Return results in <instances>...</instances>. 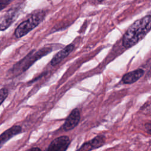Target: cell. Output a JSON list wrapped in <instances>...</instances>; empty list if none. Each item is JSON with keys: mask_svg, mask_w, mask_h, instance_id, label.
<instances>
[{"mask_svg": "<svg viewBox=\"0 0 151 151\" xmlns=\"http://www.w3.org/2000/svg\"><path fill=\"white\" fill-rule=\"evenodd\" d=\"M80 120V112L78 108L73 109L69 116L67 117L63 124L64 130L67 132L73 129L78 124Z\"/></svg>", "mask_w": 151, "mask_h": 151, "instance_id": "cell-6", "label": "cell"}, {"mask_svg": "<svg viewBox=\"0 0 151 151\" xmlns=\"http://www.w3.org/2000/svg\"><path fill=\"white\" fill-rule=\"evenodd\" d=\"M51 51V48L44 47L35 52H34V50L31 51L24 58L17 63L8 70V76L10 77H16L19 76L29 68L37 60L50 53Z\"/></svg>", "mask_w": 151, "mask_h": 151, "instance_id": "cell-2", "label": "cell"}, {"mask_svg": "<svg viewBox=\"0 0 151 151\" xmlns=\"http://www.w3.org/2000/svg\"><path fill=\"white\" fill-rule=\"evenodd\" d=\"M103 1H104V0H97V1L98 3H101V2H102Z\"/></svg>", "mask_w": 151, "mask_h": 151, "instance_id": "cell-15", "label": "cell"}, {"mask_svg": "<svg viewBox=\"0 0 151 151\" xmlns=\"http://www.w3.org/2000/svg\"><path fill=\"white\" fill-rule=\"evenodd\" d=\"M29 150H41V149L40 148H38V147H32V148L29 149Z\"/></svg>", "mask_w": 151, "mask_h": 151, "instance_id": "cell-14", "label": "cell"}, {"mask_svg": "<svg viewBox=\"0 0 151 151\" xmlns=\"http://www.w3.org/2000/svg\"><path fill=\"white\" fill-rule=\"evenodd\" d=\"M13 0H0V11L8 6Z\"/></svg>", "mask_w": 151, "mask_h": 151, "instance_id": "cell-12", "label": "cell"}, {"mask_svg": "<svg viewBox=\"0 0 151 151\" xmlns=\"http://www.w3.org/2000/svg\"><path fill=\"white\" fill-rule=\"evenodd\" d=\"M22 132V127L19 125H14L4 131L0 135V149L9 139L19 134Z\"/></svg>", "mask_w": 151, "mask_h": 151, "instance_id": "cell-7", "label": "cell"}, {"mask_svg": "<svg viewBox=\"0 0 151 151\" xmlns=\"http://www.w3.org/2000/svg\"><path fill=\"white\" fill-rule=\"evenodd\" d=\"M145 74V71L142 68H138L125 74L122 81L124 84H130L136 82Z\"/></svg>", "mask_w": 151, "mask_h": 151, "instance_id": "cell-9", "label": "cell"}, {"mask_svg": "<svg viewBox=\"0 0 151 151\" xmlns=\"http://www.w3.org/2000/svg\"><path fill=\"white\" fill-rule=\"evenodd\" d=\"M104 137L97 136L91 140L84 143L78 150H91L101 147L104 144Z\"/></svg>", "mask_w": 151, "mask_h": 151, "instance_id": "cell-10", "label": "cell"}, {"mask_svg": "<svg viewBox=\"0 0 151 151\" xmlns=\"http://www.w3.org/2000/svg\"><path fill=\"white\" fill-rule=\"evenodd\" d=\"M145 126V128L146 129V131L147 132V133L150 134V131H151V124H150V123H146Z\"/></svg>", "mask_w": 151, "mask_h": 151, "instance_id": "cell-13", "label": "cell"}, {"mask_svg": "<svg viewBox=\"0 0 151 151\" xmlns=\"http://www.w3.org/2000/svg\"><path fill=\"white\" fill-rule=\"evenodd\" d=\"M46 12L42 9L33 11L30 16L25 21L20 23L15 29L14 35L15 38H20L36 28L44 19Z\"/></svg>", "mask_w": 151, "mask_h": 151, "instance_id": "cell-3", "label": "cell"}, {"mask_svg": "<svg viewBox=\"0 0 151 151\" xmlns=\"http://www.w3.org/2000/svg\"><path fill=\"white\" fill-rule=\"evenodd\" d=\"M8 91L7 88L4 87L0 89V106L8 97Z\"/></svg>", "mask_w": 151, "mask_h": 151, "instance_id": "cell-11", "label": "cell"}, {"mask_svg": "<svg viewBox=\"0 0 151 151\" xmlns=\"http://www.w3.org/2000/svg\"><path fill=\"white\" fill-rule=\"evenodd\" d=\"M74 49V45L73 44H68L64 48L60 50L50 61V64L52 66H55V65L59 64L63 60H64L66 57H67Z\"/></svg>", "mask_w": 151, "mask_h": 151, "instance_id": "cell-8", "label": "cell"}, {"mask_svg": "<svg viewBox=\"0 0 151 151\" xmlns=\"http://www.w3.org/2000/svg\"><path fill=\"white\" fill-rule=\"evenodd\" d=\"M24 2H20L9 8L0 21V31H5L17 19L24 8Z\"/></svg>", "mask_w": 151, "mask_h": 151, "instance_id": "cell-4", "label": "cell"}, {"mask_svg": "<svg viewBox=\"0 0 151 151\" xmlns=\"http://www.w3.org/2000/svg\"><path fill=\"white\" fill-rule=\"evenodd\" d=\"M151 27V16L147 15L135 21L127 29L122 38V45L129 48L145 38L150 31Z\"/></svg>", "mask_w": 151, "mask_h": 151, "instance_id": "cell-1", "label": "cell"}, {"mask_svg": "<svg viewBox=\"0 0 151 151\" xmlns=\"http://www.w3.org/2000/svg\"><path fill=\"white\" fill-rule=\"evenodd\" d=\"M70 144V138L67 136H61L52 140L47 150L51 151H65L67 149Z\"/></svg>", "mask_w": 151, "mask_h": 151, "instance_id": "cell-5", "label": "cell"}]
</instances>
